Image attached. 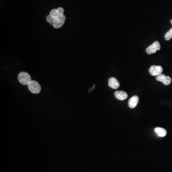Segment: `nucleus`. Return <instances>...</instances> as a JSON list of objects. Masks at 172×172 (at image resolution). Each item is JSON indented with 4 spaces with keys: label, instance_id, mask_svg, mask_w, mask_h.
I'll return each mask as SVG.
<instances>
[{
    "label": "nucleus",
    "instance_id": "f257e3e1",
    "mask_svg": "<svg viewBox=\"0 0 172 172\" xmlns=\"http://www.w3.org/2000/svg\"><path fill=\"white\" fill-rule=\"evenodd\" d=\"M18 79L20 83L23 85H28L32 81L31 76L25 72L20 73L18 75Z\"/></svg>",
    "mask_w": 172,
    "mask_h": 172
},
{
    "label": "nucleus",
    "instance_id": "f03ea898",
    "mask_svg": "<svg viewBox=\"0 0 172 172\" xmlns=\"http://www.w3.org/2000/svg\"><path fill=\"white\" fill-rule=\"evenodd\" d=\"M28 89L31 92L34 94H38L41 90V87L40 85L38 82L35 80L31 81L30 83L28 85Z\"/></svg>",
    "mask_w": 172,
    "mask_h": 172
},
{
    "label": "nucleus",
    "instance_id": "7ed1b4c3",
    "mask_svg": "<svg viewBox=\"0 0 172 172\" xmlns=\"http://www.w3.org/2000/svg\"><path fill=\"white\" fill-rule=\"evenodd\" d=\"M66 21V16L64 14H60L57 17L55 18V21L53 23V26L55 28L58 29L61 28Z\"/></svg>",
    "mask_w": 172,
    "mask_h": 172
},
{
    "label": "nucleus",
    "instance_id": "20e7f679",
    "mask_svg": "<svg viewBox=\"0 0 172 172\" xmlns=\"http://www.w3.org/2000/svg\"><path fill=\"white\" fill-rule=\"evenodd\" d=\"M160 44L159 42L156 41L147 48L146 52L147 54L151 55L153 54L156 53L157 51L160 50Z\"/></svg>",
    "mask_w": 172,
    "mask_h": 172
},
{
    "label": "nucleus",
    "instance_id": "39448f33",
    "mask_svg": "<svg viewBox=\"0 0 172 172\" xmlns=\"http://www.w3.org/2000/svg\"><path fill=\"white\" fill-rule=\"evenodd\" d=\"M156 79L157 80L162 82L164 85L166 86L169 85L172 82V78L170 77L166 76L163 74H160V75L157 76Z\"/></svg>",
    "mask_w": 172,
    "mask_h": 172
},
{
    "label": "nucleus",
    "instance_id": "423d86ee",
    "mask_svg": "<svg viewBox=\"0 0 172 172\" xmlns=\"http://www.w3.org/2000/svg\"><path fill=\"white\" fill-rule=\"evenodd\" d=\"M163 69L160 66H152L149 69V73L151 75L157 76L162 74Z\"/></svg>",
    "mask_w": 172,
    "mask_h": 172
},
{
    "label": "nucleus",
    "instance_id": "0eeeda50",
    "mask_svg": "<svg viewBox=\"0 0 172 172\" xmlns=\"http://www.w3.org/2000/svg\"><path fill=\"white\" fill-rule=\"evenodd\" d=\"M109 86L113 89H117L120 87V83L115 77H110L108 82Z\"/></svg>",
    "mask_w": 172,
    "mask_h": 172
},
{
    "label": "nucleus",
    "instance_id": "6e6552de",
    "mask_svg": "<svg viewBox=\"0 0 172 172\" xmlns=\"http://www.w3.org/2000/svg\"><path fill=\"white\" fill-rule=\"evenodd\" d=\"M139 97L137 96H134L130 99L128 105L130 108L133 109L136 107L138 103L139 102Z\"/></svg>",
    "mask_w": 172,
    "mask_h": 172
},
{
    "label": "nucleus",
    "instance_id": "1a4fd4ad",
    "mask_svg": "<svg viewBox=\"0 0 172 172\" xmlns=\"http://www.w3.org/2000/svg\"><path fill=\"white\" fill-rule=\"evenodd\" d=\"M115 97L118 100L120 101H124L127 99L128 97V95L126 92L123 91H116L115 92Z\"/></svg>",
    "mask_w": 172,
    "mask_h": 172
},
{
    "label": "nucleus",
    "instance_id": "9d476101",
    "mask_svg": "<svg viewBox=\"0 0 172 172\" xmlns=\"http://www.w3.org/2000/svg\"><path fill=\"white\" fill-rule=\"evenodd\" d=\"M154 131L156 133L157 136L161 137H164L167 134V132L166 130L165 129L160 128V127H157L154 130Z\"/></svg>",
    "mask_w": 172,
    "mask_h": 172
},
{
    "label": "nucleus",
    "instance_id": "9b49d317",
    "mask_svg": "<svg viewBox=\"0 0 172 172\" xmlns=\"http://www.w3.org/2000/svg\"><path fill=\"white\" fill-rule=\"evenodd\" d=\"M172 38V28L165 34V38L167 41L170 40Z\"/></svg>",
    "mask_w": 172,
    "mask_h": 172
},
{
    "label": "nucleus",
    "instance_id": "f8f14e48",
    "mask_svg": "<svg viewBox=\"0 0 172 172\" xmlns=\"http://www.w3.org/2000/svg\"><path fill=\"white\" fill-rule=\"evenodd\" d=\"M50 15H51V16H52L54 18H56L58 16H60V14L58 13L57 9H53L51 10L50 13Z\"/></svg>",
    "mask_w": 172,
    "mask_h": 172
},
{
    "label": "nucleus",
    "instance_id": "ddd939ff",
    "mask_svg": "<svg viewBox=\"0 0 172 172\" xmlns=\"http://www.w3.org/2000/svg\"><path fill=\"white\" fill-rule=\"evenodd\" d=\"M55 20V18H54L52 16H51V15H48V16L46 17V21L48 23H50V24H53Z\"/></svg>",
    "mask_w": 172,
    "mask_h": 172
},
{
    "label": "nucleus",
    "instance_id": "4468645a",
    "mask_svg": "<svg viewBox=\"0 0 172 172\" xmlns=\"http://www.w3.org/2000/svg\"><path fill=\"white\" fill-rule=\"evenodd\" d=\"M57 11H58V13L60 14H62L64 13V10L62 7H59L58 9H57Z\"/></svg>",
    "mask_w": 172,
    "mask_h": 172
},
{
    "label": "nucleus",
    "instance_id": "2eb2a0df",
    "mask_svg": "<svg viewBox=\"0 0 172 172\" xmlns=\"http://www.w3.org/2000/svg\"><path fill=\"white\" fill-rule=\"evenodd\" d=\"M171 24H172V19L171 20Z\"/></svg>",
    "mask_w": 172,
    "mask_h": 172
}]
</instances>
